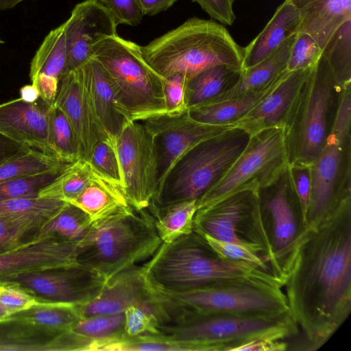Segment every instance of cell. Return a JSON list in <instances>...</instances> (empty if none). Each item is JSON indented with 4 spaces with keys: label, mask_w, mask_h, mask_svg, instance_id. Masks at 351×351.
<instances>
[{
    "label": "cell",
    "mask_w": 351,
    "mask_h": 351,
    "mask_svg": "<svg viewBox=\"0 0 351 351\" xmlns=\"http://www.w3.org/2000/svg\"><path fill=\"white\" fill-rule=\"evenodd\" d=\"M87 161L95 173L123 189L122 171L115 143L99 141Z\"/></svg>",
    "instance_id": "42"
},
{
    "label": "cell",
    "mask_w": 351,
    "mask_h": 351,
    "mask_svg": "<svg viewBox=\"0 0 351 351\" xmlns=\"http://www.w3.org/2000/svg\"><path fill=\"white\" fill-rule=\"evenodd\" d=\"M84 211L92 224L131 206L123 188L93 171V177L71 202Z\"/></svg>",
    "instance_id": "28"
},
{
    "label": "cell",
    "mask_w": 351,
    "mask_h": 351,
    "mask_svg": "<svg viewBox=\"0 0 351 351\" xmlns=\"http://www.w3.org/2000/svg\"><path fill=\"white\" fill-rule=\"evenodd\" d=\"M130 306H137L154 315L160 328L178 323L186 313L182 306L156 291L147 281L141 266L138 265L106 280L99 296L90 302L79 305V309L84 317L123 313Z\"/></svg>",
    "instance_id": "13"
},
{
    "label": "cell",
    "mask_w": 351,
    "mask_h": 351,
    "mask_svg": "<svg viewBox=\"0 0 351 351\" xmlns=\"http://www.w3.org/2000/svg\"><path fill=\"white\" fill-rule=\"evenodd\" d=\"M91 226V220L84 211L73 204L65 202L42 225L34 237H54L77 243L85 237Z\"/></svg>",
    "instance_id": "32"
},
{
    "label": "cell",
    "mask_w": 351,
    "mask_h": 351,
    "mask_svg": "<svg viewBox=\"0 0 351 351\" xmlns=\"http://www.w3.org/2000/svg\"><path fill=\"white\" fill-rule=\"evenodd\" d=\"M311 68L287 71L276 88L234 125L251 135L270 128H284L302 84Z\"/></svg>",
    "instance_id": "24"
},
{
    "label": "cell",
    "mask_w": 351,
    "mask_h": 351,
    "mask_svg": "<svg viewBox=\"0 0 351 351\" xmlns=\"http://www.w3.org/2000/svg\"><path fill=\"white\" fill-rule=\"evenodd\" d=\"M178 0H136L143 15L154 16L171 8Z\"/></svg>",
    "instance_id": "54"
},
{
    "label": "cell",
    "mask_w": 351,
    "mask_h": 351,
    "mask_svg": "<svg viewBox=\"0 0 351 351\" xmlns=\"http://www.w3.org/2000/svg\"><path fill=\"white\" fill-rule=\"evenodd\" d=\"M296 34L282 42L276 50L266 58L256 65L243 70L240 80L233 88L204 103L221 101L236 97L260 89L272 82L287 70L288 60Z\"/></svg>",
    "instance_id": "29"
},
{
    "label": "cell",
    "mask_w": 351,
    "mask_h": 351,
    "mask_svg": "<svg viewBox=\"0 0 351 351\" xmlns=\"http://www.w3.org/2000/svg\"><path fill=\"white\" fill-rule=\"evenodd\" d=\"M29 149L32 148L0 134V165Z\"/></svg>",
    "instance_id": "53"
},
{
    "label": "cell",
    "mask_w": 351,
    "mask_h": 351,
    "mask_svg": "<svg viewBox=\"0 0 351 351\" xmlns=\"http://www.w3.org/2000/svg\"><path fill=\"white\" fill-rule=\"evenodd\" d=\"M21 99L28 103H33L40 98L38 88L34 84L25 85L20 89Z\"/></svg>",
    "instance_id": "55"
},
{
    "label": "cell",
    "mask_w": 351,
    "mask_h": 351,
    "mask_svg": "<svg viewBox=\"0 0 351 351\" xmlns=\"http://www.w3.org/2000/svg\"><path fill=\"white\" fill-rule=\"evenodd\" d=\"M71 163L32 148L0 165V183L22 176L63 169Z\"/></svg>",
    "instance_id": "36"
},
{
    "label": "cell",
    "mask_w": 351,
    "mask_h": 351,
    "mask_svg": "<svg viewBox=\"0 0 351 351\" xmlns=\"http://www.w3.org/2000/svg\"><path fill=\"white\" fill-rule=\"evenodd\" d=\"M160 334L190 343L194 351H234L258 338L284 340L297 336L299 328L289 312L241 314L189 311L177 324L162 326Z\"/></svg>",
    "instance_id": "7"
},
{
    "label": "cell",
    "mask_w": 351,
    "mask_h": 351,
    "mask_svg": "<svg viewBox=\"0 0 351 351\" xmlns=\"http://www.w3.org/2000/svg\"><path fill=\"white\" fill-rule=\"evenodd\" d=\"M57 169L22 176L0 183V201L38 197L39 192L54 180L64 170Z\"/></svg>",
    "instance_id": "41"
},
{
    "label": "cell",
    "mask_w": 351,
    "mask_h": 351,
    "mask_svg": "<svg viewBox=\"0 0 351 351\" xmlns=\"http://www.w3.org/2000/svg\"><path fill=\"white\" fill-rule=\"evenodd\" d=\"M236 0H192L198 3L211 19L223 25H232L236 19L233 3Z\"/></svg>",
    "instance_id": "50"
},
{
    "label": "cell",
    "mask_w": 351,
    "mask_h": 351,
    "mask_svg": "<svg viewBox=\"0 0 351 351\" xmlns=\"http://www.w3.org/2000/svg\"><path fill=\"white\" fill-rule=\"evenodd\" d=\"M283 287L302 350H318L351 311V199L309 228Z\"/></svg>",
    "instance_id": "1"
},
{
    "label": "cell",
    "mask_w": 351,
    "mask_h": 351,
    "mask_svg": "<svg viewBox=\"0 0 351 351\" xmlns=\"http://www.w3.org/2000/svg\"><path fill=\"white\" fill-rule=\"evenodd\" d=\"M345 87L336 83L321 55L302 82L284 126L289 164L311 165L317 158Z\"/></svg>",
    "instance_id": "5"
},
{
    "label": "cell",
    "mask_w": 351,
    "mask_h": 351,
    "mask_svg": "<svg viewBox=\"0 0 351 351\" xmlns=\"http://www.w3.org/2000/svg\"><path fill=\"white\" fill-rule=\"evenodd\" d=\"M288 165L283 128L253 134L225 176L197 201L198 209L241 191H258L273 182Z\"/></svg>",
    "instance_id": "11"
},
{
    "label": "cell",
    "mask_w": 351,
    "mask_h": 351,
    "mask_svg": "<svg viewBox=\"0 0 351 351\" xmlns=\"http://www.w3.org/2000/svg\"><path fill=\"white\" fill-rule=\"evenodd\" d=\"M10 315L12 314L0 304V324L6 322Z\"/></svg>",
    "instance_id": "57"
},
{
    "label": "cell",
    "mask_w": 351,
    "mask_h": 351,
    "mask_svg": "<svg viewBox=\"0 0 351 351\" xmlns=\"http://www.w3.org/2000/svg\"><path fill=\"white\" fill-rule=\"evenodd\" d=\"M161 243L150 213L130 206L92 224L77 243V262L108 280L150 258Z\"/></svg>",
    "instance_id": "4"
},
{
    "label": "cell",
    "mask_w": 351,
    "mask_h": 351,
    "mask_svg": "<svg viewBox=\"0 0 351 351\" xmlns=\"http://www.w3.org/2000/svg\"><path fill=\"white\" fill-rule=\"evenodd\" d=\"M281 75L264 87L221 101L204 103L188 109L195 120L213 125L234 124L271 93L287 74Z\"/></svg>",
    "instance_id": "27"
},
{
    "label": "cell",
    "mask_w": 351,
    "mask_h": 351,
    "mask_svg": "<svg viewBox=\"0 0 351 351\" xmlns=\"http://www.w3.org/2000/svg\"><path fill=\"white\" fill-rule=\"evenodd\" d=\"M258 198L269 269L284 285L297 251L309 230L288 166L273 182L258 190Z\"/></svg>",
    "instance_id": "10"
},
{
    "label": "cell",
    "mask_w": 351,
    "mask_h": 351,
    "mask_svg": "<svg viewBox=\"0 0 351 351\" xmlns=\"http://www.w3.org/2000/svg\"><path fill=\"white\" fill-rule=\"evenodd\" d=\"M77 265L76 243L54 237H34L0 254V280L23 272Z\"/></svg>",
    "instance_id": "20"
},
{
    "label": "cell",
    "mask_w": 351,
    "mask_h": 351,
    "mask_svg": "<svg viewBox=\"0 0 351 351\" xmlns=\"http://www.w3.org/2000/svg\"><path fill=\"white\" fill-rule=\"evenodd\" d=\"M141 269L159 292H180L230 280L282 283L271 273L243 261L220 256L195 231L171 243H162Z\"/></svg>",
    "instance_id": "2"
},
{
    "label": "cell",
    "mask_w": 351,
    "mask_h": 351,
    "mask_svg": "<svg viewBox=\"0 0 351 351\" xmlns=\"http://www.w3.org/2000/svg\"><path fill=\"white\" fill-rule=\"evenodd\" d=\"M141 52L162 77L180 73L189 79L217 65L242 67L244 57V47L223 25L195 16L141 47Z\"/></svg>",
    "instance_id": "3"
},
{
    "label": "cell",
    "mask_w": 351,
    "mask_h": 351,
    "mask_svg": "<svg viewBox=\"0 0 351 351\" xmlns=\"http://www.w3.org/2000/svg\"><path fill=\"white\" fill-rule=\"evenodd\" d=\"M203 237L222 258L252 263L271 273L267 258L251 248L240 244L219 241L208 236Z\"/></svg>",
    "instance_id": "44"
},
{
    "label": "cell",
    "mask_w": 351,
    "mask_h": 351,
    "mask_svg": "<svg viewBox=\"0 0 351 351\" xmlns=\"http://www.w3.org/2000/svg\"><path fill=\"white\" fill-rule=\"evenodd\" d=\"M298 11L299 32L311 35L322 50L337 28L351 19V0H288Z\"/></svg>",
    "instance_id": "25"
},
{
    "label": "cell",
    "mask_w": 351,
    "mask_h": 351,
    "mask_svg": "<svg viewBox=\"0 0 351 351\" xmlns=\"http://www.w3.org/2000/svg\"><path fill=\"white\" fill-rule=\"evenodd\" d=\"M80 68L95 116L109 140L116 143L119 133L130 120L121 106L112 81L92 57Z\"/></svg>",
    "instance_id": "23"
},
{
    "label": "cell",
    "mask_w": 351,
    "mask_h": 351,
    "mask_svg": "<svg viewBox=\"0 0 351 351\" xmlns=\"http://www.w3.org/2000/svg\"><path fill=\"white\" fill-rule=\"evenodd\" d=\"M111 15L117 25L136 26L143 14L136 0H95Z\"/></svg>",
    "instance_id": "48"
},
{
    "label": "cell",
    "mask_w": 351,
    "mask_h": 351,
    "mask_svg": "<svg viewBox=\"0 0 351 351\" xmlns=\"http://www.w3.org/2000/svg\"><path fill=\"white\" fill-rule=\"evenodd\" d=\"M258 212V191H241L197 209L193 230L202 236L245 245L264 256L256 239Z\"/></svg>",
    "instance_id": "15"
},
{
    "label": "cell",
    "mask_w": 351,
    "mask_h": 351,
    "mask_svg": "<svg viewBox=\"0 0 351 351\" xmlns=\"http://www.w3.org/2000/svg\"><path fill=\"white\" fill-rule=\"evenodd\" d=\"M243 71L241 66L221 64L195 75L186 86L188 109L228 91L240 80Z\"/></svg>",
    "instance_id": "30"
},
{
    "label": "cell",
    "mask_w": 351,
    "mask_h": 351,
    "mask_svg": "<svg viewBox=\"0 0 351 351\" xmlns=\"http://www.w3.org/2000/svg\"><path fill=\"white\" fill-rule=\"evenodd\" d=\"M40 300L16 282L0 280V304L11 314L28 309Z\"/></svg>",
    "instance_id": "45"
},
{
    "label": "cell",
    "mask_w": 351,
    "mask_h": 351,
    "mask_svg": "<svg viewBox=\"0 0 351 351\" xmlns=\"http://www.w3.org/2000/svg\"><path fill=\"white\" fill-rule=\"evenodd\" d=\"M287 349L288 343L283 340L258 338L241 344L234 351H284Z\"/></svg>",
    "instance_id": "52"
},
{
    "label": "cell",
    "mask_w": 351,
    "mask_h": 351,
    "mask_svg": "<svg viewBox=\"0 0 351 351\" xmlns=\"http://www.w3.org/2000/svg\"><path fill=\"white\" fill-rule=\"evenodd\" d=\"M116 145L128 202L137 211L147 210L158 187V158L153 135L143 121H129Z\"/></svg>",
    "instance_id": "14"
},
{
    "label": "cell",
    "mask_w": 351,
    "mask_h": 351,
    "mask_svg": "<svg viewBox=\"0 0 351 351\" xmlns=\"http://www.w3.org/2000/svg\"><path fill=\"white\" fill-rule=\"evenodd\" d=\"M189 78L183 74L175 73L165 77L163 95L168 115L181 114L188 110L186 86Z\"/></svg>",
    "instance_id": "47"
},
{
    "label": "cell",
    "mask_w": 351,
    "mask_h": 351,
    "mask_svg": "<svg viewBox=\"0 0 351 351\" xmlns=\"http://www.w3.org/2000/svg\"><path fill=\"white\" fill-rule=\"evenodd\" d=\"M82 317L77 304L41 299L29 308L10 315L3 323L10 325L8 332L16 336L38 339L44 335L52 339L68 331Z\"/></svg>",
    "instance_id": "22"
},
{
    "label": "cell",
    "mask_w": 351,
    "mask_h": 351,
    "mask_svg": "<svg viewBox=\"0 0 351 351\" xmlns=\"http://www.w3.org/2000/svg\"><path fill=\"white\" fill-rule=\"evenodd\" d=\"M124 336L160 334L156 317L137 306H130L124 311Z\"/></svg>",
    "instance_id": "46"
},
{
    "label": "cell",
    "mask_w": 351,
    "mask_h": 351,
    "mask_svg": "<svg viewBox=\"0 0 351 351\" xmlns=\"http://www.w3.org/2000/svg\"><path fill=\"white\" fill-rule=\"evenodd\" d=\"M65 26L64 22L44 38L30 64L31 82L39 74L58 80L64 74L66 65Z\"/></svg>",
    "instance_id": "31"
},
{
    "label": "cell",
    "mask_w": 351,
    "mask_h": 351,
    "mask_svg": "<svg viewBox=\"0 0 351 351\" xmlns=\"http://www.w3.org/2000/svg\"><path fill=\"white\" fill-rule=\"evenodd\" d=\"M197 200L182 202L162 208L152 216L162 243H171L193 231Z\"/></svg>",
    "instance_id": "33"
},
{
    "label": "cell",
    "mask_w": 351,
    "mask_h": 351,
    "mask_svg": "<svg viewBox=\"0 0 351 351\" xmlns=\"http://www.w3.org/2000/svg\"><path fill=\"white\" fill-rule=\"evenodd\" d=\"M91 342L90 350H99L107 339L124 336L123 313L82 317L69 330Z\"/></svg>",
    "instance_id": "37"
},
{
    "label": "cell",
    "mask_w": 351,
    "mask_h": 351,
    "mask_svg": "<svg viewBox=\"0 0 351 351\" xmlns=\"http://www.w3.org/2000/svg\"><path fill=\"white\" fill-rule=\"evenodd\" d=\"M159 293L186 309L197 312L241 314L289 312L282 287L257 280H230L185 291Z\"/></svg>",
    "instance_id": "12"
},
{
    "label": "cell",
    "mask_w": 351,
    "mask_h": 351,
    "mask_svg": "<svg viewBox=\"0 0 351 351\" xmlns=\"http://www.w3.org/2000/svg\"><path fill=\"white\" fill-rule=\"evenodd\" d=\"M93 175V171L88 162L78 159L69 164L54 180L43 188L38 197L71 202L84 189Z\"/></svg>",
    "instance_id": "35"
},
{
    "label": "cell",
    "mask_w": 351,
    "mask_h": 351,
    "mask_svg": "<svg viewBox=\"0 0 351 351\" xmlns=\"http://www.w3.org/2000/svg\"><path fill=\"white\" fill-rule=\"evenodd\" d=\"M65 73L82 66L93 55V47L106 37L117 34L110 14L95 0H84L73 8L65 21Z\"/></svg>",
    "instance_id": "19"
},
{
    "label": "cell",
    "mask_w": 351,
    "mask_h": 351,
    "mask_svg": "<svg viewBox=\"0 0 351 351\" xmlns=\"http://www.w3.org/2000/svg\"><path fill=\"white\" fill-rule=\"evenodd\" d=\"M46 221L35 216L14 215L0 213V254L14 250L26 241V235L37 231Z\"/></svg>",
    "instance_id": "39"
},
{
    "label": "cell",
    "mask_w": 351,
    "mask_h": 351,
    "mask_svg": "<svg viewBox=\"0 0 351 351\" xmlns=\"http://www.w3.org/2000/svg\"><path fill=\"white\" fill-rule=\"evenodd\" d=\"M53 104L61 110L69 121L79 159L88 160L99 141H110L92 108L80 66L64 73L60 78Z\"/></svg>",
    "instance_id": "18"
},
{
    "label": "cell",
    "mask_w": 351,
    "mask_h": 351,
    "mask_svg": "<svg viewBox=\"0 0 351 351\" xmlns=\"http://www.w3.org/2000/svg\"><path fill=\"white\" fill-rule=\"evenodd\" d=\"M288 169L293 189L306 219L312 186L311 165L289 164Z\"/></svg>",
    "instance_id": "49"
},
{
    "label": "cell",
    "mask_w": 351,
    "mask_h": 351,
    "mask_svg": "<svg viewBox=\"0 0 351 351\" xmlns=\"http://www.w3.org/2000/svg\"><path fill=\"white\" fill-rule=\"evenodd\" d=\"M3 41L0 38V45L2 44Z\"/></svg>",
    "instance_id": "58"
},
{
    "label": "cell",
    "mask_w": 351,
    "mask_h": 351,
    "mask_svg": "<svg viewBox=\"0 0 351 351\" xmlns=\"http://www.w3.org/2000/svg\"><path fill=\"white\" fill-rule=\"evenodd\" d=\"M152 134L158 158V187L161 186L174 165L202 141L236 126L213 125L193 119L188 110L176 114H164L143 121Z\"/></svg>",
    "instance_id": "16"
},
{
    "label": "cell",
    "mask_w": 351,
    "mask_h": 351,
    "mask_svg": "<svg viewBox=\"0 0 351 351\" xmlns=\"http://www.w3.org/2000/svg\"><path fill=\"white\" fill-rule=\"evenodd\" d=\"M31 82L38 88L40 98L50 104H53L58 90V78L39 74Z\"/></svg>",
    "instance_id": "51"
},
{
    "label": "cell",
    "mask_w": 351,
    "mask_h": 351,
    "mask_svg": "<svg viewBox=\"0 0 351 351\" xmlns=\"http://www.w3.org/2000/svg\"><path fill=\"white\" fill-rule=\"evenodd\" d=\"M92 58L106 71L130 121H143L167 114L165 77L145 60L141 46L120 37H106L93 47Z\"/></svg>",
    "instance_id": "8"
},
{
    "label": "cell",
    "mask_w": 351,
    "mask_h": 351,
    "mask_svg": "<svg viewBox=\"0 0 351 351\" xmlns=\"http://www.w3.org/2000/svg\"><path fill=\"white\" fill-rule=\"evenodd\" d=\"M23 1L25 0H0V11L11 9Z\"/></svg>",
    "instance_id": "56"
},
{
    "label": "cell",
    "mask_w": 351,
    "mask_h": 351,
    "mask_svg": "<svg viewBox=\"0 0 351 351\" xmlns=\"http://www.w3.org/2000/svg\"><path fill=\"white\" fill-rule=\"evenodd\" d=\"M336 83L351 84V19L342 23L322 50Z\"/></svg>",
    "instance_id": "34"
},
{
    "label": "cell",
    "mask_w": 351,
    "mask_h": 351,
    "mask_svg": "<svg viewBox=\"0 0 351 351\" xmlns=\"http://www.w3.org/2000/svg\"><path fill=\"white\" fill-rule=\"evenodd\" d=\"M48 141L53 154L60 160L71 163L79 159L69 121L54 104L50 110Z\"/></svg>",
    "instance_id": "38"
},
{
    "label": "cell",
    "mask_w": 351,
    "mask_h": 351,
    "mask_svg": "<svg viewBox=\"0 0 351 351\" xmlns=\"http://www.w3.org/2000/svg\"><path fill=\"white\" fill-rule=\"evenodd\" d=\"M251 134L234 126L199 143L172 167L148 208L151 215L172 204L199 200L225 176Z\"/></svg>",
    "instance_id": "6"
},
{
    "label": "cell",
    "mask_w": 351,
    "mask_h": 351,
    "mask_svg": "<svg viewBox=\"0 0 351 351\" xmlns=\"http://www.w3.org/2000/svg\"><path fill=\"white\" fill-rule=\"evenodd\" d=\"M1 280L16 282L43 300L77 305L97 298L106 282L99 273L80 265L23 272Z\"/></svg>",
    "instance_id": "17"
},
{
    "label": "cell",
    "mask_w": 351,
    "mask_h": 351,
    "mask_svg": "<svg viewBox=\"0 0 351 351\" xmlns=\"http://www.w3.org/2000/svg\"><path fill=\"white\" fill-rule=\"evenodd\" d=\"M65 202L53 198L30 197L0 201V213L35 216L46 221L56 213Z\"/></svg>",
    "instance_id": "40"
},
{
    "label": "cell",
    "mask_w": 351,
    "mask_h": 351,
    "mask_svg": "<svg viewBox=\"0 0 351 351\" xmlns=\"http://www.w3.org/2000/svg\"><path fill=\"white\" fill-rule=\"evenodd\" d=\"M298 11L285 0L276 9L263 30L244 47L243 70L249 69L271 54L282 42L299 32Z\"/></svg>",
    "instance_id": "26"
},
{
    "label": "cell",
    "mask_w": 351,
    "mask_h": 351,
    "mask_svg": "<svg viewBox=\"0 0 351 351\" xmlns=\"http://www.w3.org/2000/svg\"><path fill=\"white\" fill-rule=\"evenodd\" d=\"M311 171L308 228L351 199V84L343 90L330 132Z\"/></svg>",
    "instance_id": "9"
},
{
    "label": "cell",
    "mask_w": 351,
    "mask_h": 351,
    "mask_svg": "<svg viewBox=\"0 0 351 351\" xmlns=\"http://www.w3.org/2000/svg\"><path fill=\"white\" fill-rule=\"evenodd\" d=\"M52 105L40 97L33 103L19 98L0 104V134L54 156L48 141Z\"/></svg>",
    "instance_id": "21"
},
{
    "label": "cell",
    "mask_w": 351,
    "mask_h": 351,
    "mask_svg": "<svg viewBox=\"0 0 351 351\" xmlns=\"http://www.w3.org/2000/svg\"><path fill=\"white\" fill-rule=\"evenodd\" d=\"M322 55V49L313 37L298 32L292 46L287 71H293L313 67Z\"/></svg>",
    "instance_id": "43"
}]
</instances>
